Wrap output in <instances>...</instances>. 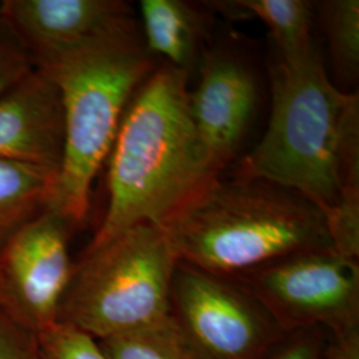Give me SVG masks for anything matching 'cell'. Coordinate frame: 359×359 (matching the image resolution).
I'll return each instance as SVG.
<instances>
[{"mask_svg":"<svg viewBox=\"0 0 359 359\" xmlns=\"http://www.w3.org/2000/svg\"><path fill=\"white\" fill-rule=\"evenodd\" d=\"M236 173L299 193L326 218L334 249L359 257V95L335 87L316 47L271 67L264 136Z\"/></svg>","mask_w":359,"mask_h":359,"instance_id":"1","label":"cell"},{"mask_svg":"<svg viewBox=\"0 0 359 359\" xmlns=\"http://www.w3.org/2000/svg\"><path fill=\"white\" fill-rule=\"evenodd\" d=\"M188 83L161 62L132 97L107 158V210L86 252L139 224L164 229L222 175L194 124Z\"/></svg>","mask_w":359,"mask_h":359,"instance_id":"2","label":"cell"},{"mask_svg":"<svg viewBox=\"0 0 359 359\" xmlns=\"http://www.w3.org/2000/svg\"><path fill=\"white\" fill-rule=\"evenodd\" d=\"M156 67L136 18L34 67L56 86L65 114L63 163L47 208L75 229L124 112Z\"/></svg>","mask_w":359,"mask_h":359,"instance_id":"3","label":"cell"},{"mask_svg":"<svg viewBox=\"0 0 359 359\" xmlns=\"http://www.w3.org/2000/svg\"><path fill=\"white\" fill-rule=\"evenodd\" d=\"M164 231L179 261L222 277L333 246L326 218L308 198L236 172L213 180Z\"/></svg>","mask_w":359,"mask_h":359,"instance_id":"4","label":"cell"},{"mask_svg":"<svg viewBox=\"0 0 359 359\" xmlns=\"http://www.w3.org/2000/svg\"><path fill=\"white\" fill-rule=\"evenodd\" d=\"M179 258L164 229L144 222L84 252L62 301L57 323L103 341L172 318Z\"/></svg>","mask_w":359,"mask_h":359,"instance_id":"5","label":"cell"},{"mask_svg":"<svg viewBox=\"0 0 359 359\" xmlns=\"http://www.w3.org/2000/svg\"><path fill=\"white\" fill-rule=\"evenodd\" d=\"M256 297L287 335L323 327L359 330L358 258L333 246L301 252L231 277Z\"/></svg>","mask_w":359,"mask_h":359,"instance_id":"6","label":"cell"},{"mask_svg":"<svg viewBox=\"0 0 359 359\" xmlns=\"http://www.w3.org/2000/svg\"><path fill=\"white\" fill-rule=\"evenodd\" d=\"M172 316L205 359H268L287 334L236 280L177 262Z\"/></svg>","mask_w":359,"mask_h":359,"instance_id":"7","label":"cell"},{"mask_svg":"<svg viewBox=\"0 0 359 359\" xmlns=\"http://www.w3.org/2000/svg\"><path fill=\"white\" fill-rule=\"evenodd\" d=\"M75 228L46 208L0 246V310L31 333L57 323L75 264L69 238Z\"/></svg>","mask_w":359,"mask_h":359,"instance_id":"8","label":"cell"},{"mask_svg":"<svg viewBox=\"0 0 359 359\" xmlns=\"http://www.w3.org/2000/svg\"><path fill=\"white\" fill-rule=\"evenodd\" d=\"M196 71L197 86L189 90L191 114L212 161L224 173L256 117V72L236 50L212 44Z\"/></svg>","mask_w":359,"mask_h":359,"instance_id":"9","label":"cell"},{"mask_svg":"<svg viewBox=\"0 0 359 359\" xmlns=\"http://www.w3.org/2000/svg\"><path fill=\"white\" fill-rule=\"evenodd\" d=\"M135 18L123 0H3L0 23L32 67Z\"/></svg>","mask_w":359,"mask_h":359,"instance_id":"10","label":"cell"},{"mask_svg":"<svg viewBox=\"0 0 359 359\" xmlns=\"http://www.w3.org/2000/svg\"><path fill=\"white\" fill-rule=\"evenodd\" d=\"M65 154L60 93L32 69L0 96V161L40 168L59 176Z\"/></svg>","mask_w":359,"mask_h":359,"instance_id":"11","label":"cell"},{"mask_svg":"<svg viewBox=\"0 0 359 359\" xmlns=\"http://www.w3.org/2000/svg\"><path fill=\"white\" fill-rule=\"evenodd\" d=\"M140 15L147 50L191 77L212 44V15L205 6L185 0H142Z\"/></svg>","mask_w":359,"mask_h":359,"instance_id":"12","label":"cell"},{"mask_svg":"<svg viewBox=\"0 0 359 359\" xmlns=\"http://www.w3.org/2000/svg\"><path fill=\"white\" fill-rule=\"evenodd\" d=\"M208 7L236 19L256 18L269 28L270 35L283 65L304 60L316 48L313 22L316 3L309 0H233L206 1Z\"/></svg>","mask_w":359,"mask_h":359,"instance_id":"13","label":"cell"},{"mask_svg":"<svg viewBox=\"0 0 359 359\" xmlns=\"http://www.w3.org/2000/svg\"><path fill=\"white\" fill-rule=\"evenodd\" d=\"M56 181L48 170L0 161V246L48 206Z\"/></svg>","mask_w":359,"mask_h":359,"instance_id":"14","label":"cell"},{"mask_svg":"<svg viewBox=\"0 0 359 359\" xmlns=\"http://www.w3.org/2000/svg\"><path fill=\"white\" fill-rule=\"evenodd\" d=\"M321 20L330 59L335 87L348 92L357 84L359 75V1L325 0L316 6Z\"/></svg>","mask_w":359,"mask_h":359,"instance_id":"15","label":"cell"},{"mask_svg":"<svg viewBox=\"0 0 359 359\" xmlns=\"http://www.w3.org/2000/svg\"><path fill=\"white\" fill-rule=\"evenodd\" d=\"M107 359H205L173 316L154 327L97 341Z\"/></svg>","mask_w":359,"mask_h":359,"instance_id":"16","label":"cell"},{"mask_svg":"<svg viewBox=\"0 0 359 359\" xmlns=\"http://www.w3.org/2000/svg\"><path fill=\"white\" fill-rule=\"evenodd\" d=\"M39 341L44 359H107L97 341L62 323L40 334Z\"/></svg>","mask_w":359,"mask_h":359,"instance_id":"17","label":"cell"},{"mask_svg":"<svg viewBox=\"0 0 359 359\" xmlns=\"http://www.w3.org/2000/svg\"><path fill=\"white\" fill-rule=\"evenodd\" d=\"M0 359H44L39 335L0 310Z\"/></svg>","mask_w":359,"mask_h":359,"instance_id":"18","label":"cell"},{"mask_svg":"<svg viewBox=\"0 0 359 359\" xmlns=\"http://www.w3.org/2000/svg\"><path fill=\"white\" fill-rule=\"evenodd\" d=\"M34 69L26 52L0 23V96Z\"/></svg>","mask_w":359,"mask_h":359,"instance_id":"19","label":"cell"},{"mask_svg":"<svg viewBox=\"0 0 359 359\" xmlns=\"http://www.w3.org/2000/svg\"><path fill=\"white\" fill-rule=\"evenodd\" d=\"M294 339L274 353L270 359H323V347L317 329L295 334Z\"/></svg>","mask_w":359,"mask_h":359,"instance_id":"20","label":"cell"},{"mask_svg":"<svg viewBox=\"0 0 359 359\" xmlns=\"http://www.w3.org/2000/svg\"><path fill=\"white\" fill-rule=\"evenodd\" d=\"M323 359H359V330L333 338V344L323 353Z\"/></svg>","mask_w":359,"mask_h":359,"instance_id":"21","label":"cell"}]
</instances>
